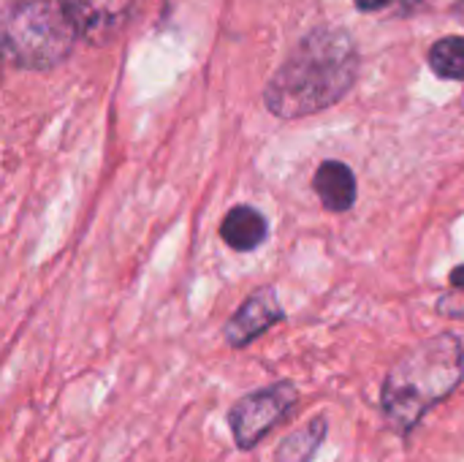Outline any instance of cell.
Instances as JSON below:
<instances>
[{
	"label": "cell",
	"instance_id": "cell-7",
	"mask_svg": "<svg viewBox=\"0 0 464 462\" xmlns=\"http://www.w3.org/2000/svg\"><path fill=\"white\" fill-rule=\"evenodd\" d=\"M313 188L329 212H348L356 202V177L343 161H326L318 166Z\"/></svg>",
	"mask_w": 464,
	"mask_h": 462
},
{
	"label": "cell",
	"instance_id": "cell-2",
	"mask_svg": "<svg viewBox=\"0 0 464 462\" xmlns=\"http://www.w3.org/2000/svg\"><path fill=\"white\" fill-rule=\"evenodd\" d=\"M464 381V343L454 332L432 335L408 349L386 373L381 414L402 438H411L424 417L449 400Z\"/></svg>",
	"mask_w": 464,
	"mask_h": 462
},
{
	"label": "cell",
	"instance_id": "cell-4",
	"mask_svg": "<svg viewBox=\"0 0 464 462\" xmlns=\"http://www.w3.org/2000/svg\"><path fill=\"white\" fill-rule=\"evenodd\" d=\"M299 403L294 381H275L269 387L242 395L228 408V430L239 452H253L275 428H280Z\"/></svg>",
	"mask_w": 464,
	"mask_h": 462
},
{
	"label": "cell",
	"instance_id": "cell-10",
	"mask_svg": "<svg viewBox=\"0 0 464 462\" xmlns=\"http://www.w3.org/2000/svg\"><path fill=\"white\" fill-rule=\"evenodd\" d=\"M430 65L440 79H451V82H464V38L462 35H451V38H440L438 44H432L430 49Z\"/></svg>",
	"mask_w": 464,
	"mask_h": 462
},
{
	"label": "cell",
	"instance_id": "cell-6",
	"mask_svg": "<svg viewBox=\"0 0 464 462\" xmlns=\"http://www.w3.org/2000/svg\"><path fill=\"white\" fill-rule=\"evenodd\" d=\"M283 319H285V310L277 300V291L266 286V289L253 291L231 313V319L223 327V338L231 349H247L250 343H256L261 335H266Z\"/></svg>",
	"mask_w": 464,
	"mask_h": 462
},
{
	"label": "cell",
	"instance_id": "cell-12",
	"mask_svg": "<svg viewBox=\"0 0 464 462\" xmlns=\"http://www.w3.org/2000/svg\"><path fill=\"white\" fill-rule=\"evenodd\" d=\"M451 286H454L457 291H464V264L451 272Z\"/></svg>",
	"mask_w": 464,
	"mask_h": 462
},
{
	"label": "cell",
	"instance_id": "cell-8",
	"mask_svg": "<svg viewBox=\"0 0 464 462\" xmlns=\"http://www.w3.org/2000/svg\"><path fill=\"white\" fill-rule=\"evenodd\" d=\"M220 237L234 251H256L266 240V218L247 204L234 207L220 223Z\"/></svg>",
	"mask_w": 464,
	"mask_h": 462
},
{
	"label": "cell",
	"instance_id": "cell-5",
	"mask_svg": "<svg viewBox=\"0 0 464 462\" xmlns=\"http://www.w3.org/2000/svg\"><path fill=\"white\" fill-rule=\"evenodd\" d=\"M65 11L79 38L101 46L128 30L141 11V0H65Z\"/></svg>",
	"mask_w": 464,
	"mask_h": 462
},
{
	"label": "cell",
	"instance_id": "cell-1",
	"mask_svg": "<svg viewBox=\"0 0 464 462\" xmlns=\"http://www.w3.org/2000/svg\"><path fill=\"white\" fill-rule=\"evenodd\" d=\"M359 54L353 38L343 30L318 27L285 57L264 101L272 114L294 120L334 106L356 82Z\"/></svg>",
	"mask_w": 464,
	"mask_h": 462
},
{
	"label": "cell",
	"instance_id": "cell-9",
	"mask_svg": "<svg viewBox=\"0 0 464 462\" xmlns=\"http://www.w3.org/2000/svg\"><path fill=\"white\" fill-rule=\"evenodd\" d=\"M329 436V417L318 414L313 417L304 428L288 433L277 449H275V462H313L318 457L324 441Z\"/></svg>",
	"mask_w": 464,
	"mask_h": 462
},
{
	"label": "cell",
	"instance_id": "cell-3",
	"mask_svg": "<svg viewBox=\"0 0 464 462\" xmlns=\"http://www.w3.org/2000/svg\"><path fill=\"white\" fill-rule=\"evenodd\" d=\"M79 38L65 5L54 0H19L5 16V57L19 68L60 65Z\"/></svg>",
	"mask_w": 464,
	"mask_h": 462
},
{
	"label": "cell",
	"instance_id": "cell-11",
	"mask_svg": "<svg viewBox=\"0 0 464 462\" xmlns=\"http://www.w3.org/2000/svg\"><path fill=\"white\" fill-rule=\"evenodd\" d=\"M359 11H381L389 5V0H356Z\"/></svg>",
	"mask_w": 464,
	"mask_h": 462
}]
</instances>
